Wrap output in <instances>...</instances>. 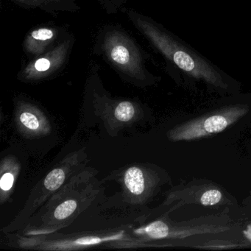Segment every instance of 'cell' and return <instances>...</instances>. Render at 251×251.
Listing matches in <instances>:
<instances>
[{"mask_svg":"<svg viewBox=\"0 0 251 251\" xmlns=\"http://www.w3.org/2000/svg\"><path fill=\"white\" fill-rule=\"evenodd\" d=\"M129 20L152 48L165 60L167 69L202 81L211 87L230 91L236 87L234 79L195 50L178 36L151 17L131 8H124Z\"/></svg>","mask_w":251,"mask_h":251,"instance_id":"1","label":"cell"},{"mask_svg":"<svg viewBox=\"0 0 251 251\" xmlns=\"http://www.w3.org/2000/svg\"><path fill=\"white\" fill-rule=\"evenodd\" d=\"M94 52L120 77L136 86H150L159 79L148 70V53L120 26L102 27L97 36Z\"/></svg>","mask_w":251,"mask_h":251,"instance_id":"2","label":"cell"},{"mask_svg":"<svg viewBox=\"0 0 251 251\" xmlns=\"http://www.w3.org/2000/svg\"><path fill=\"white\" fill-rule=\"evenodd\" d=\"M75 38L69 35L52 49L29 59L22 67L17 78L23 82H36L52 77L61 71L70 59Z\"/></svg>","mask_w":251,"mask_h":251,"instance_id":"3","label":"cell"},{"mask_svg":"<svg viewBox=\"0 0 251 251\" xmlns=\"http://www.w3.org/2000/svg\"><path fill=\"white\" fill-rule=\"evenodd\" d=\"M66 30L53 26H45L29 32L23 42V51L29 59L39 57L67 37Z\"/></svg>","mask_w":251,"mask_h":251,"instance_id":"4","label":"cell"},{"mask_svg":"<svg viewBox=\"0 0 251 251\" xmlns=\"http://www.w3.org/2000/svg\"><path fill=\"white\" fill-rule=\"evenodd\" d=\"M233 116L218 115L212 116L204 120V121H198V123H191L182 129L181 131L177 132L175 139L177 140L181 139H190L194 138L205 136L210 133H217L223 131L229 125L233 123Z\"/></svg>","mask_w":251,"mask_h":251,"instance_id":"5","label":"cell"},{"mask_svg":"<svg viewBox=\"0 0 251 251\" xmlns=\"http://www.w3.org/2000/svg\"><path fill=\"white\" fill-rule=\"evenodd\" d=\"M26 9H39L48 14L73 13L80 10L77 0H9Z\"/></svg>","mask_w":251,"mask_h":251,"instance_id":"6","label":"cell"},{"mask_svg":"<svg viewBox=\"0 0 251 251\" xmlns=\"http://www.w3.org/2000/svg\"><path fill=\"white\" fill-rule=\"evenodd\" d=\"M19 113V124L27 133L38 134L48 131V123L33 106L23 105Z\"/></svg>","mask_w":251,"mask_h":251,"instance_id":"7","label":"cell"},{"mask_svg":"<svg viewBox=\"0 0 251 251\" xmlns=\"http://www.w3.org/2000/svg\"><path fill=\"white\" fill-rule=\"evenodd\" d=\"M124 183L129 193L133 196H141L145 193L146 189L145 173L139 167H130L125 173Z\"/></svg>","mask_w":251,"mask_h":251,"instance_id":"8","label":"cell"},{"mask_svg":"<svg viewBox=\"0 0 251 251\" xmlns=\"http://www.w3.org/2000/svg\"><path fill=\"white\" fill-rule=\"evenodd\" d=\"M136 113V105L128 100L116 102L114 115L116 120L120 122H129L133 120Z\"/></svg>","mask_w":251,"mask_h":251,"instance_id":"9","label":"cell"},{"mask_svg":"<svg viewBox=\"0 0 251 251\" xmlns=\"http://www.w3.org/2000/svg\"><path fill=\"white\" fill-rule=\"evenodd\" d=\"M67 171L64 168H56L52 170L45 177L44 186L47 192H52L58 189L64 183Z\"/></svg>","mask_w":251,"mask_h":251,"instance_id":"10","label":"cell"},{"mask_svg":"<svg viewBox=\"0 0 251 251\" xmlns=\"http://www.w3.org/2000/svg\"><path fill=\"white\" fill-rule=\"evenodd\" d=\"M77 208V202L75 200H67L60 204L53 213V217L58 221L66 220L74 214Z\"/></svg>","mask_w":251,"mask_h":251,"instance_id":"11","label":"cell"},{"mask_svg":"<svg viewBox=\"0 0 251 251\" xmlns=\"http://www.w3.org/2000/svg\"><path fill=\"white\" fill-rule=\"evenodd\" d=\"M145 233L153 239H161L168 236L169 228L163 222L157 221L145 228Z\"/></svg>","mask_w":251,"mask_h":251,"instance_id":"12","label":"cell"},{"mask_svg":"<svg viewBox=\"0 0 251 251\" xmlns=\"http://www.w3.org/2000/svg\"><path fill=\"white\" fill-rule=\"evenodd\" d=\"M106 14H116L125 8V0H96Z\"/></svg>","mask_w":251,"mask_h":251,"instance_id":"13","label":"cell"},{"mask_svg":"<svg viewBox=\"0 0 251 251\" xmlns=\"http://www.w3.org/2000/svg\"><path fill=\"white\" fill-rule=\"evenodd\" d=\"M15 173L13 171H8L5 170V173L2 171V176L0 179V188H1V192H2V197L4 195L9 193L11 189L14 186V181H15Z\"/></svg>","mask_w":251,"mask_h":251,"instance_id":"14","label":"cell"},{"mask_svg":"<svg viewBox=\"0 0 251 251\" xmlns=\"http://www.w3.org/2000/svg\"><path fill=\"white\" fill-rule=\"evenodd\" d=\"M222 198L220 191L212 189L207 191L201 197V202L203 205H212L218 203Z\"/></svg>","mask_w":251,"mask_h":251,"instance_id":"15","label":"cell"}]
</instances>
